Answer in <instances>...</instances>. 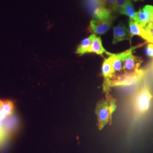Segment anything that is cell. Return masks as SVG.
<instances>
[{"label":"cell","instance_id":"obj_1","mask_svg":"<svg viewBox=\"0 0 153 153\" xmlns=\"http://www.w3.org/2000/svg\"><path fill=\"white\" fill-rule=\"evenodd\" d=\"M116 108L115 99L108 93H106L105 98L99 102L95 110L99 130L102 129L108 123H111L112 116Z\"/></svg>","mask_w":153,"mask_h":153},{"label":"cell","instance_id":"obj_2","mask_svg":"<svg viewBox=\"0 0 153 153\" xmlns=\"http://www.w3.org/2000/svg\"><path fill=\"white\" fill-rule=\"evenodd\" d=\"M144 72L142 70H138L133 72H125V73L115 76L114 75L109 79V81L105 86L103 87V91L108 93L109 88L117 86H130L140 82Z\"/></svg>","mask_w":153,"mask_h":153},{"label":"cell","instance_id":"obj_3","mask_svg":"<svg viewBox=\"0 0 153 153\" xmlns=\"http://www.w3.org/2000/svg\"><path fill=\"white\" fill-rule=\"evenodd\" d=\"M153 95L148 86L145 85L136 94L133 101V108L136 117L145 115L150 108Z\"/></svg>","mask_w":153,"mask_h":153},{"label":"cell","instance_id":"obj_4","mask_svg":"<svg viewBox=\"0 0 153 153\" xmlns=\"http://www.w3.org/2000/svg\"><path fill=\"white\" fill-rule=\"evenodd\" d=\"M143 44L131 47V48L126 51V54L124 57L123 66V71L125 72H133L139 70V67L142 63V59L133 55L132 52Z\"/></svg>","mask_w":153,"mask_h":153},{"label":"cell","instance_id":"obj_5","mask_svg":"<svg viewBox=\"0 0 153 153\" xmlns=\"http://www.w3.org/2000/svg\"><path fill=\"white\" fill-rule=\"evenodd\" d=\"M153 6L146 5L136 12L134 21L144 28L150 22H153Z\"/></svg>","mask_w":153,"mask_h":153},{"label":"cell","instance_id":"obj_6","mask_svg":"<svg viewBox=\"0 0 153 153\" xmlns=\"http://www.w3.org/2000/svg\"><path fill=\"white\" fill-rule=\"evenodd\" d=\"M114 17L111 16L107 19L99 20L93 19L90 22V29L92 33L101 35L106 33L111 27Z\"/></svg>","mask_w":153,"mask_h":153},{"label":"cell","instance_id":"obj_7","mask_svg":"<svg viewBox=\"0 0 153 153\" xmlns=\"http://www.w3.org/2000/svg\"><path fill=\"white\" fill-rule=\"evenodd\" d=\"M129 33L131 39L134 35H138L148 43H152V39L144 28L140 26L137 22L133 19H130L129 22Z\"/></svg>","mask_w":153,"mask_h":153},{"label":"cell","instance_id":"obj_8","mask_svg":"<svg viewBox=\"0 0 153 153\" xmlns=\"http://www.w3.org/2000/svg\"><path fill=\"white\" fill-rule=\"evenodd\" d=\"M109 55V57L105 59L102 65V75L104 77V81L103 86L107 85V83L109 81V79L114 75V73L112 69V60H113V55L112 53H107Z\"/></svg>","mask_w":153,"mask_h":153},{"label":"cell","instance_id":"obj_9","mask_svg":"<svg viewBox=\"0 0 153 153\" xmlns=\"http://www.w3.org/2000/svg\"><path fill=\"white\" fill-rule=\"evenodd\" d=\"M128 39H131V35L129 31L124 25L121 23L114 28L113 44Z\"/></svg>","mask_w":153,"mask_h":153},{"label":"cell","instance_id":"obj_10","mask_svg":"<svg viewBox=\"0 0 153 153\" xmlns=\"http://www.w3.org/2000/svg\"><path fill=\"white\" fill-rule=\"evenodd\" d=\"M97 36L95 34L91 35L88 38L82 40L81 43L77 47L76 51V54L78 55H84L85 53H90V49L91 45L93 43L94 39Z\"/></svg>","mask_w":153,"mask_h":153},{"label":"cell","instance_id":"obj_11","mask_svg":"<svg viewBox=\"0 0 153 153\" xmlns=\"http://www.w3.org/2000/svg\"><path fill=\"white\" fill-rule=\"evenodd\" d=\"M126 54V51L120 53L112 54V69L114 74L117 72H119L123 70L124 66V57Z\"/></svg>","mask_w":153,"mask_h":153},{"label":"cell","instance_id":"obj_12","mask_svg":"<svg viewBox=\"0 0 153 153\" xmlns=\"http://www.w3.org/2000/svg\"><path fill=\"white\" fill-rule=\"evenodd\" d=\"M104 52L108 53L106 52L102 45V40L100 37H96L94 39L93 43L91 45V48L90 49V53H95L98 55L102 56Z\"/></svg>","mask_w":153,"mask_h":153},{"label":"cell","instance_id":"obj_13","mask_svg":"<svg viewBox=\"0 0 153 153\" xmlns=\"http://www.w3.org/2000/svg\"><path fill=\"white\" fill-rule=\"evenodd\" d=\"M83 2L87 10L91 15L96 10L103 7L102 0H83Z\"/></svg>","mask_w":153,"mask_h":153},{"label":"cell","instance_id":"obj_14","mask_svg":"<svg viewBox=\"0 0 153 153\" xmlns=\"http://www.w3.org/2000/svg\"><path fill=\"white\" fill-rule=\"evenodd\" d=\"M121 14L126 15V16H129L130 18V19L134 20L136 15V12L134 10V6L131 3V1H129L124 7H123L119 11Z\"/></svg>","mask_w":153,"mask_h":153},{"label":"cell","instance_id":"obj_15","mask_svg":"<svg viewBox=\"0 0 153 153\" xmlns=\"http://www.w3.org/2000/svg\"><path fill=\"white\" fill-rule=\"evenodd\" d=\"M16 119L13 116H11V115L6 117L2 124L5 131L6 132L13 131L16 126Z\"/></svg>","mask_w":153,"mask_h":153},{"label":"cell","instance_id":"obj_16","mask_svg":"<svg viewBox=\"0 0 153 153\" xmlns=\"http://www.w3.org/2000/svg\"><path fill=\"white\" fill-rule=\"evenodd\" d=\"M13 104L10 101L0 102V110L5 114L6 117L10 116L13 113Z\"/></svg>","mask_w":153,"mask_h":153},{"label":"cell","instance_id":"obj_17","mask_svg":"<svg viewBox=\"0 0 153 153\" xmlns=\"http://www.w3.org/2000/svg\"><path fill=\"white\" fill-rule=\"evenodd\" d=\"M131 0H115L114 11H119L126 4Z\"/></svg>","mask_w":153,"mask_h":153},{"label":"cell","instance_id":"obj_18","mask_svg":"<svg viewBox=\"0 0 153 153\" xmlns=\"http://www.w3.org/2000/svg\"><path fill=\"white\" fill-rule=\"evenodd\" d=\"M115 2V0H102L103 6L112 12L114 11Z\"/></svg>","mask_w":153,"mask_h":153},{"label":"cell","instance_id":"obj_19","mask_svg":"<svg viewBox=\"0 0 153 153\" xmlns=\"http://www.w3.org/2000/svg\"><path fill=\"white\" fill-rule=\"evenodd\" d=\"M144 29L147 31L148 34L152 39V43H153V22L149 23L144 27Z\"/></svg>","mask_w":153,"mask_h":153},{"label":"cell","instance_id":"obj_20","mask_svg":"<svg viewBox=\"0 0 153 153\" xmlns=\"http://www.w3.org/2000/svg\"><path fill=\"white\" fill-rule=\"evenodd\" d=\"M146 53L148 56L153 58V43H149L146 48Z\"/></svg>","mask_w":153,"mask_h":153},{"label":"cell","instance_id":"obj_21","mask_svg":"<svg viewBox=\"0 0 153 153\" xmlns=\"http://www.w3.org/2000/svg\"><path fill=\"white\" fill-rule=\"evenodd\" d=\"M133 1H136H136H144V0H133Z\"/></svg>","mask_w":153,"mask_h":153},{"label":"cell","instance_id":"obj_22","mask_svg":"<svg viewBox=\"0 0 153 153\" xmlns=\"http://www.w3.org/2000/svg\"><path fill=\"white\" fill-rule=\"evenodd\" d=\"M152 69H153V62L152 63Z\"/></svg>","mask_w":153,"mask_h":153},{"label":"cell","instance_id":"obj_23","mask_svg":"<svg viewBox=\"0 0 153 153\" xmlns=\"http://www.w3.org/2000/svg\"></svg>","mask_w":153,"mask_h":153}]
</instances>
